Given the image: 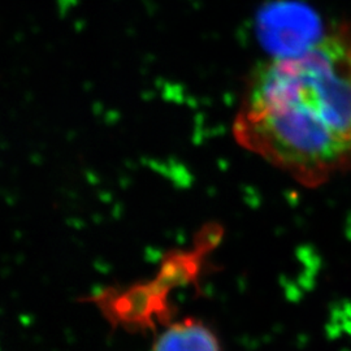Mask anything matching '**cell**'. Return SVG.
I'll use <instances>...</instances> for the list:
<instances>
[{"label": "cell", "instance_id": "obj_1", "mask_svg": "<svg viewBox=\"0 0 351 351\" xmlns=\"http://www.w3.org/2000/svg\"><path fill=\"white\" fill-rule=\"evenodd\" d=\"M241 147L304 188L351 172V24L249 75L233 123Z\"/></svg>", "mask_w": 351, "mask_h": 351}, {"label": "cell", "instance_id": "obj_2", "mask_svg": "<svg viewBox=\"0 0 351 351\" xmlns=\"http://www.w3.org/2000/svg\"><path fill=\"white\" fill-rule=\"evenodd\" d=\"M151 351H221V345L206 323L186 317L165 326L156 336Z\"/></svg>", "mask_w": 351, "mask_h": 351}]
</instances>
